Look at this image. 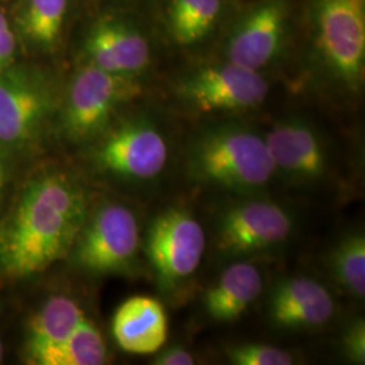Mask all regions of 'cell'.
<instances>
[{"instance_id":"1","label":"cell","mask_w":365,"mask_h":365,"mask_svg":"<svg viewBox=\"0 0 365 365\" xmlns=\"http://www.w3.org/2000/svg\"><path fill=\"white\" fill-rule=\"evenodd\" d=\"M87 215V196L71 173L30 175L0 215V279L25 280L68 257Z\"/></svg>"},{"instance_id":"2","label":"cell","mask_w":365,"mask_h":365,"mask_svg":"<svg viewBox=\"0 0 365 365\" xmlns=\"http://www.w3.org/2000/svg\"><path fill=\"white\" fill-rule=\"evenodd\" d=\"M188 168L200 182L241 194L259 191L276 172L264 135L238 125L202 133L191 146Z\"/></svg>"},{"instance_id":"3","label":"cell","mask_w":365,"mask_h":365,"mask_svg":"<svg viewBox=\"0 0 365 365\" xmlns=\"http://www.w3.org/2000/svg\"><path fill=\"white\" fill-rule=\"evenodd\" d=\"M306 22L315 61L348 91L363 87L365 0H306Z\"/></svg>"},{"instance_id":"4","label":"cell","mask_w":365,"mask_h":365,"mask_svg":"<svg viewBox=\"0 0 365 365\" xmlns=\"http://www.w3.org/2000/svg\"><path fill=\"white\" fill-rule=\"evenodd\" d=\"M141 92L137 78L84 64L72 76L61 107V128L68 140L84 143L108 129L119 108Z\"/></svg>"},{"instance_id":"5","label":"cell","mask_w":365,"mask_h":365,"mask_svg":"<svg viewBox=\"0 0 365 365\" xmlns=\"http://www.w3.org/2000/svg\"><path fill=\"white\" fill-rule=\"evenodd\" d=\"M291 0H256L233 15L222 38V60L255 72L276 63L292 36Z\"/></svg>"},{"instance_id":"6","label":"cell","mask_w":365,"mask_h":365,"mask_svg":"<svg viewBox=\"0 0 365 365\" xmlns=\"http://www.w3.org/2000/svg\"><path fill=\"white\" fill-rule=\"evenodd\" d=\"M138 248L134 212L125 205L107 202L87 215L68 256L87 274H123L135 262Z\"/></svg>"},{"instance_id":"7","label":"cell","mask_w":365,"mask_h":365,"mask_svg":"<svg viewBox=\"0 0 365 365\" xmlns=\"http://www.w3.org/2000/svg\"><path fill=\"white\" fill-rule=\"evenodd\" d=\"M56 102L51 81L38 71L13 64L0 72V146L9 153L37 144Z\"/></svg>"},{"instance_id":"8","label":"cell","mask_w":365,"mask_h":365,"mask_svg":"<svg viewBox=\"0 0 365 365\" xmlns=\"http://www.w3.org/2000/svg\"><path fill=\"white\" fill-rule=\"evenodd\" d=\"M269 84L261 72L233 63L196 66L179 78L175 92L188 108L202 114L255 108L267 99Z\"/></svg>"},{"instance_id":"9","label":"cell","mask_w":365,"mask_h":365,"mask_svg":"<svg viewBox=\"0 0 365 365\" xmlns=\"http://www.w3.org/2000/svg\"><path fill=\"white\" fill-rule=\"evenodd\" d=\"M92 150L93 165L126 180H150L168 161V145L150 118L125 119L99 137Z\"/></svg>"},{"instance_id":"10","label":"cell","mask_w":365,"mask_h":365,"mask_svg":"<svg viewBox=\"0 0 365 365\" xmlns=\"http://www.w3.org/2000/svg\"><path fill=\"white\" fill-rule=\"evenodd\" d=\"M205 249V230L185 210L161 212L146 237L148 259L164 288L176 287L195 274Z\"/></svg>"},{"instance_id":"11","label":"cell","mask_w":365,"mask_h":365,"mask_svg":"<svg viewBox=\"0 0 365 365\" xmlns=\"http://www.w3.org/2000/svg\"><path fill=\"white\" fill-rule=\"evenodd\" d=\"M87 64L106 72L137 78L152 64L153 45L134 19L108 14L98 18L83 42Z\"/></svg>"},{"instance_id":"12","label":"cell","mask_w":365,"mask_h":365,"mask_svg":"<svg viewBox=\"0 0 365 365\" xmlns=\"http://www.w3.org/2000/svg\"><path fill=\"white\" fill-rule=\"evenodd\" d=\"M292 220L282 206L267 200H247L222 214L217 245L227 257H241L274 248L291 235Z\"/></svg>"},{"instance_id":"13","label":"cell","mask_w":365,"mask_h":365,"mask_svg":"<svg viewBox=\"0 0 365 365\" xmlns=\"http://www.w3.org/2000/svg\"><path fill=\"white\" fill-rule=\"evenodd\" d=\"M276 170L297 182H317L327 172V153L313 126L302 118H286L264 135Z\"/></svg>"},{"instance_id":"14","label":"cell","mask_w":365,"mask_h":365,"mask_svg":"<svg viewBox=\"0 0 365 365\" xmlns=\"http://www.w3.org/2000/svg\"><path fill=\"white\" fill-rule=\"evenodd\" d=\"M334 314V302L321 283L294 276L282 280L269 299V317L282 329H312L327 324Z\"/></svg>"},{"instance_id":"15","label":"cell","mask_w":365,"mask_h":365,"mask_svg":"<svg viewBox=\"0 0 365 365\" xmlns=\"http://www.w3.org/2000/svg\"><path fill=\"white\" fill-rule=\"evenodd\" d=\"M113 336L128 353L150 354L163 348L168 337V319L163 304L150 297L125 300L113 317Z\"/></svg>"},{"instance_id":"16","label":"cell","mask_w":365,"mask_h":365,"mask_svg":"<svg viewBox=\"0 0 365 365\" xmlns=\"http://www.w3.org/2000/svg\"><path fill=\"white\" fill-rule=\"evenodd\" d=\"M87 318L78 302L66 295H53L30 318L25 334L29 364L42 365L45 357L61 346Z\"/></svg>"},{"instance_id":"17","label":"cell","mask_w":365,"mask_h":365,"mask_svg":"<svg viewBox=\"0 0 365 365\" xmlns=\"http://www.w3.org/2000/svg\"><path fill=\"white\" fill-rule=\"evenodd\" d=\"M227 0H161L163 26L170 42L182 49L212 38L226 22Z\"/></svg>"},{"instance_id":"18","label":"cell","mask_w":365,"mask_h":365,"mask_svg":"<svg viewBox=\"0 0 365 365\" xmlns=\"http://www.w3.org/2000/svg\"><path fill=\"white\" fill-rule=\"evenodd\" d=\"M260 271L249 262H237L225 269L220 280L205 294V310L217 322H230L245 313L260 297Z\"/></svg>"},{"instance_id":"19","label":"cell","mask_w":365,"mask_h":365,"mask_svg":"<svg viewBox=\"0 0 365 365\" xmlns=\"http://www.w3.org/2000/svg\"><path fill=\"white\" fill-rule=\"evenodd\" d=\"M69 0H22L16 26L29 43L53 51L63 36Z\"/></svg>"},{"instance_id":"20","label":"cell","mask_w":365,"mask_h":365,"mask_svg":"<svg viewBox=\"0 0 365 365\" xmlns=\"http://www.w3.org/2000/svg\"><path fill=\"white\" fill-rule=\"evenodd\" d=\"M107 360V346L99 329L86 318L66 342L49 353L42 365H101Z\"/></svg>"},{"instance_id":"21","label":"cell","mask_w":365,"mask_h":365,"mask_svg":"<svg viewBox=\"0 0 365 365\" xmlns=\"http://www.w3.org/2000/svg\"><path fill=\"white\" fill-rule=\"evenodd\" d=\"M336 282L356 298L365 295V238L363 233L346 235L330 255Z\"/></svg>"},{"instance_id":"22","label":"cell","mask_w":365,"mask_h":365,"mask_svg":"<svg viewBox=\"0 0 365 365\" xmlns=\"http://www.w3.org/2000/svg\"><path fill=\"white\" fill-rule=\"evenodd\" d=\"M227 359L237 365H291L294 357L289 353L274 345L244 344L230 346Z\"/></svg>"},{"instance_id":"23","label":"cell","mask_w":365,"mask_h":365,"mask_svg":"<svg viewBox=\"0 0 365 365\" xmlns=\"http://www.w3.org/2000/svg\"><path fill=\"white\" fill-rule=\"evenodd\" d=\"M342 349L346 357L356 363H365V325L363 319L353 322L342 337Z\"/></svg>"},{"instance_id":"24","label":"cell","mask_w":365,"mask_h":365,"mask_svg":"<svg viewBox=\"0 0 365 365\" xmlns=\"http://www.w3.org/2000/svg\"><path fill=\"white\" fill-rule=\"evenodd\" d=\"M16 36L10 21L3 10H0V72L15 64Z\"/></svg>"},{"instance_id":"25","label":"cell","mask_w":365,"mask_h":365,"mask_svg":"<svg viewBox=\"0 0 365 365\" xmlns=\"http://www.w3.org/2000/svg\"><path fill=\"white\" fill-rule=\"evenodd\" d=\"M156 365H192L195 359L191 353L180 346H172L158 354L155 360Z\"/></svg>"},{"instance_id":"26","label":"cell","mask_w":365,"mask_h":365,"mask_svg":"<svg viewBox=\"0 0 365 365\" xmlns=\"http://www.w3.org/2000/svg\"><path fill=\"white\" fill-rule=\"evenodd\" d=\"M6 150L0 146V210L3 206L6 192H7V185H9V179H10V172H9V161L6 156Z\"/></svg>"},{"instance_id":"27","label":"cell","mask_w":365,"mask_h":365,"mask_svg":"<svg viewBox=\"0 0 365 365\" xmlns=\"http://www.w3.org/2000/svg\"><path fill=\"white\" fill-rule=\"evenodd\" d=\"M3 353H4V346H3V342L0 339V363L3 361Z\"/></svg>"}]
</instances>
